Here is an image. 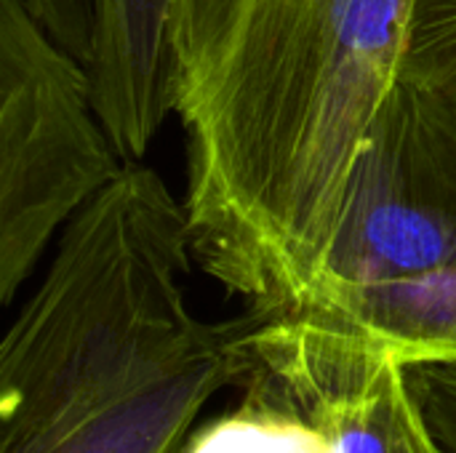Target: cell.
<instances>
[{
  "label": "cell",
  "instance_id": "obj_7",
  "mask_svg": "<svg viewBox=\"0 0 456 453\" xmlns=\"http://www.w3.org/2000/svg\"><path fill=\"white\" fill-rule=\"evenodd\" d=\"M294 310L353 328L401 366L456 363V264L390 283L339 288Z\"/></svg>",
  "mask_w": 456,
  "mask_h": 453
},
{
  "label": "cell",
  "instance_id": "obj_9",
  "mask_svg": "<svg viewBox=\"0 0 456 453\" xmlns=\"http://www.w3.org/2000/svg\"><path fill=\"white\" fill-rule=\"evenodd\" d=\"M401 75L441 91L456 107V0H417Z\"/></svg>",
  "mask_w": 456,
  "mask_h": 453
},
{
  "label": "cell",
  "instance_id": "obj_8",
  "mask_svg": "<svg viewBox=\"0 0 456 453\" xmlns=\"http://www.w3.org/2000/svg\"><path fill=\"white\" fill-rule=\"evenodd\" d=\"M182 453H339L305 419L256 398L192 433Z\"/></svg>",
  "mask_w": 456,
  "mask_h": 453
},
{
  "label": "cell",
  "instance_id": "obj_11",
  "mask_svg": "<svg viewBox=\"0 0 456 453\" xmlns=\"http://www.w3.org/2000/svg\"><path fill=\"white\" fill-rule=\"evenodd\" d=\"M43 27L77 59L88 64L94 45L96 0H24Z\"/></svg>",
  "mask_w": 456,
  "mask_h": 453
},
{
  "label": "cell",
  "instance_id": "obj_10",
  "mask_svg": "<svg viewBox=\"0 0 456 453\" xmlns=\"http://www.w3.org/2000/svg\"><path fill=\"white\" fill-rule=\"evenodd\" d=\"M422 419L441 453H456V363L403 366Z\"/></svg>",
  "mask_w": 456,
  "mask_h": 453
},
{
  "label": "cell",
  "instance_id": "obj_3",
  "mask_svg": "<svg viewBox=\"0 0 456 453\" xmlns=\"http://www.w3.org/2000/svg\"><path fill=\"white\" fill-rule=\"evenodd\" d=\"M91 69L24 0H0V302L126 168Z\"/></svg>",
  "mask_w": 456,
  "mask_h": 453
},
{
  "label": "cell",
  "instance_id": "obj_2",
  "mask_svg": "<svg viewBox=\"0 0 456 453\" xmlns=\"http://www.w3.org/2000/svg\"><path fill=\"white\" fill-rule=\"evenodd\" d=\"M192 224L128 160L59 238L0 344V453H182L208 400L243 387L262 310L206 323L184 302Z\"/></svg>",
  "mask_w": 456,
  "mask_h": 453
},
{
  "label": "cell",
  "instance_id": "obj_6",
  "mask_svg": "<svg viewBox=\"0 0 456 453\" xmlns=\"http://www.w3.org/2000/svg\"><path fill=\"white\" fill-rule=\"evenodd\" d=\"M176 0H96L91 80L126 160H139L174 112Z\"/></svg>",
  "mask_w": 456,
  "mask_h": 453
},
{
  "label": "cell",
  "instance_id": "obj_1",
  "mask_svg": "<svg viewBox=\"0 0 456 453\" xmlns=\"http://www.w3.org/2000/svg\"><path fill=\"white\" fill-rule=\"evenodd\" d=\"M417 0H176L174 112L195 262L251 310L299 307Z\"/></svg>",
  "mask_w": 456,
  "mask_h": 453
},
{
  "label": "cell",
  "instance_id": "obj_4",
  "mask_svg": "<svg viewBox=\"0 0 456 453\" xmlns=\"http://www.w3.org/2000/svg\"><path fill=\"white\" fill-rule=\"evenodd\" d=\"M454 264L456 107L398 75L355 152L331 246L302 304Z\"/></svg>",
  "mask_w": 456,
  "mask_h": 453
},
{
  "label": "cell",
  "instance_id": "obj_5",
  "mask_svg": "<svg viewBox=\"0 0 456 453\" xmlns=\"http://www.w3.org/2000/svg\"><path fill=\"white\" fill-rule=\"evenodd\" d=\"M248 398L278 406L339 453H441L406 368L366 336L315 312H262Z\"/></svg>",
  "mask_w": 456,
  "mask_h": 453
}]
</instances>
